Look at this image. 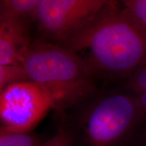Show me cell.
I'll return each instance as SVG.
<instances>
[{
	"label": "cell",
	"instance_id": "obj_1",
	"mask_svg": "<svg viewBox=\"0 0 146 146\" xmlns=\"http://www.w3.org/2000/svg\"><path fill=\"white\" fill-rule=\"evenodd\" d=\"M60 45L94 76H130L146 64V27L117 1H109L90 25Z\"/></svg>",
	"mask_w": 146,
	"mask_h": 146
},
{
	"label": "cell",
	"instance_id": "obj_2",
	"mask_svg": "<svg viewBox=\"0 0 146 146\" xmlns=\"http://www.w3.org/2000/svg\"><path fill=\"white\" fill-rule=\"evenodd\" d=\"M19 63L30 81L50 94L57 110L81 103L96 90L94 76L83 61L60 45L33 42L21 52Z\"/></svg>",
	"mask_w": 146,
	"mask_h": 146
},
{
	"label": "cell",
	"instance_id": "obj_3",
	"mask_svg": "<svg viewBox=\"0 0 146 146\" xmlns=\"http://www.w3.org/2000/svg\"><path fill=\"white\" fill-rule=\"evenodd\" d=\"M143 114L136 96L107 95L96 102L85 120V137L90 146H114Z\"/></svg>",
	"mask_w": 146,
	"mask_h": 146
},
{
	"label": "cell",
	"instance_id": "obj_4",
	"mask_svg": "<svg viewBox=\"0 0 146 146\" xmlns=\"http://www.w3.org/2000/svg\"><path fill=\"white\" fill-rule=\"evenodd\" d=\"M106 0H39L36 14L43 40L61 45L88 26L104 10Z\"/></svg>",
	"mask_w": 146,
	"mask_h": 146
},
{
	"label": "cell",
	"instance_id": "obj_5",
	"mask_svg": "<svg viewBox=\"0 0 146 146\" xmlns=\"http://www.w3.org/2000/svg\"><path fill=\"white\" fill-rule=\"evenodd\" d=\"M52 109L56 110L54 100L35 82L9 85L0 91V129L31 132Z\"/></svg>",
	"mask_w": 146,
	"mask_h": 146
},
{
	"label": "cell",
	"instance_id": "obj_6",
	"mask_svg": "<svg viewBox=\"0 0 146 146\" xmlns=\"http://www.w3.org/2000/svg\"><path fill=\"white\" fill-rule=\"evenodd\" d=\"M32 43L28 24L0 20V65L20 64L21 52Z\"/></svg>",
	"mask_w": 146,
	"mask_h": 146
},
{
	"label": "cell",
	"instance_id": "obj_7",
	"mask_svg": "<svg viewBox=\"0 0 146 146\" xmlns=\"http://www.w3.org/2000/svg\"><path fill=\"white\" fill-rule=\"evenodd\" d=\"M39 0H1L0 20H14L29 24L36 21Z\"/></svg>",
	"mask_w": 146,
	"mask_h": 146
},
{
	"label": "cell",
	"instance_id": "obj_8",
	"mask_svg": "<svg viewBox=\"0 0 146 146\" xmlns=\"http://www.w3.org/2000/svg\"><path fill=\"white\" fill-rule=\"evenodd\" d=\"M41 138L31 132H16L0 129V146H42Z\"/></svg>",
	"mask_w": 146,
	"mask_h": 146
},
{
	"label": "cell",
	"instance_id": "obj_9",
	"mask_svg": "<svg viewBox=\"0 0 146 146\" xmlns=\"http://www.w3.org/2000/svg\"><path fill=\"white\" fill-rule=\"evenodd\" d=\"M27 81L30 79L21 64L0 65V91L9 85Z\"/></svg>",
	"mask_w": 146,
	"mask_h": 146
},
{
	"label": "cell",
	"instance_id": "obj_10",
	"mask_svg": "<svg viewBox=\"0 0 146 146\" xmlns=\"http://www.w3.org/2000/svg\"><path fill=\"white\" fill-rule=\"evenodd\" d=\"M122 5L146 27V0H125Z\"/></svg>",
	"mask_w": 146,
	"mask_h": 146
},
{
	"label": "cell",
	"instance_id": "obj_11",
	"mask_svg": "<svg viewBox=\"0 0 146 146\" xmlns=\"http://www.w3.org/2000/svg\"><path fill=\"white\" fill-rule=\"evenodd\" d=\"M128 87L137 96L146 91V64L140 67L129 76Z\"/></svg>",
	"mask_w": 146,
	"mask_h": 146
},
{
	"label": "cell",
	"instance_id": "obj_12",
	"mask_svg": "<svg viewBox=\"0 0 146 146\" xmlns=\"http://www.w3.org/2000/svg\"><path fill=\"white\" fill-rule=\"evenodd\" d=\"M42 146H72V137L68 131L61 128Z\"/></svg>",
	"mask_w": 146,
	"mask_h": 146
},
{
	"label": "cell",
	"instance_id": "obj_13",
	"mask_svg": "<svg viewBox=\"0 0 146 146\" xmlns=\"http://www.w3.org/2000/svg\"><path fill=\"white\" fill-rule=\"evenodd\" d=\"M136 98L143 114H146V91L137 96Z\"/></svg>",
	"mask_w": 146,
	"mask_h": 146
}]
</instances>
